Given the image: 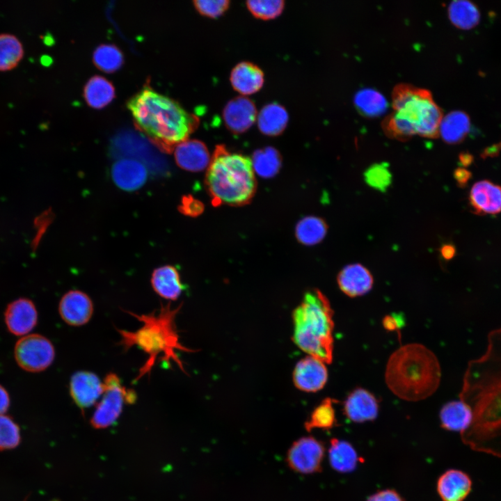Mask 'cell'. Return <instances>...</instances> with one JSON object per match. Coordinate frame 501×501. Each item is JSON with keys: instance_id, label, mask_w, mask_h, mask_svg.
<instances>
[{"instance_id": "obj_22", "label": "cell", "mask_w": 501, "mask_h": 501, "mask_svg": "<svg viewBox=\"0 0 501 501\" xmlns=\"http://www.w3.org/2000/svg\"><path fill=\"white\" fill-rule=\"evenodd\" d=\"M230 81L233 88L242 95H252L259 91L264 84L262 70L256 65L243 61L231 71Z\"/></svg>"}, {"instance_id": "obj_17", "label": "cell", "mask_w": 501, "mask_h": 501, "mask_svg": "<svg viewBox=\"0 0 501 501\" xmlns=\"http://www.w3.org/2000/svg\"><path fill=\"white\" fill-rule=\"evenodd\" d=\"M469 203L479 215L496 214L501 212V186L489 180L475 182L469 193Z\"/></svg>"}, {"instance_id": "obj_43", "label": "cell", "mask_w": 501, "mask_h": 501, "mask_svg": "<svg viewBox=\"0 0 501 501\" xmlns=\"http://www.w3.org/2000/svg\"><path fill=\"white\" fill-rule=\"evenodd\" d=\"M10 406V397L7 390L0 385V415H4Z\"/></svg>"}, {"instance_id": "obj_42", "label": "cell", "mask_w": 501, "mask_h": 501, "mask_svg": "<svg viewBox=\"0 0 501 501\" xmlns=\"http://www.w3.org/2000/svg\"><path fill=\"white\" fill-rule=\"evenodd\" d=\"M454 177L457 184L461 187H463L472 177V174L466 168H458L454 170Z\"/></svg>"}, {"instance_id": "obj_3", "label": "cell", "mask_w": 501, "mask_h": 501, "mask_svg": "<svg viewBox=\"0 0 501 501\" xmlns=\"http://www.w3.org/2000/svg\"><path fill=\"white\" fill-rule=\"evenodd\" d=\"M180 308V305L172 308L168 304L161 305L158 312H153L148 315H138L127 312L142 322V326L134 332L118 328L120 335L118 344L125 351L137 346L148 355L136 381L150 374L157 362H165L170 365L173 361L182 372H185L177 352H193V350L184 347L180 340L175 320Z\"/></svg>"}, {"instance_id": "obj_37", "label": "cell", "mask_w": 501, "mask_h": 501, "mask_svg": "<svg viewBox=\"0 0 501 501\" xmlns=\"http://www.w3.org/2000/svg\"><path fill=\"white\" fill-rule=\"evenodd\" d=\"M18 425L6 415H0V451L16 447L20 442Z\"/></svg>"}, {"instance_id": "obj_1", "label": "cell", "mask_w": 501, "mask_h": 501, "mask_svg": "<svg viewBox=\"0 0 501 501\" xmlns=\"http://www.w3.org/2000/svg\"><path fill=\"white\" fill-rule=\"evenodd\" d=\"M459 398L473 414L470 426L461 433L463 443L501 458V326L488 333L484 353L468 362Z\"/></svg>"}, {"instance_id": "obj_24", "label": "cell", "mask_w": 501, "mask_h": 501, "mask_svg": "<svg viewBox=\"0 0 501 501\" xmlns=\"http://www.w3.org/2000/svg\"><path fill=\"white\" fill-rule=\"evenodd\" d=\"M473 414L470 406L462 400L446 403L440 411L441 427L448 431H466L471 424Z\"/></svg>"}, {"instance_id": "obj_5", "label": "cell", "mask_w": 501, "mask_h": 501, "mask_svg": "<svg viewBox=\"0 0 501 501\" xmlns=\"http://www.w3.org/2000/svg\"><path fill=\"white\" fill-rule=\"evenodd\" d=\"M393 111L383 121L385 134L406 140L414 134L436 138L443 118L441 109L427 89L399 84L392 93Z\"/></svg>"}, {"instance_id": "obj_36", "label": "cell", "mask_w": 501, "mask_h": 501, "mask_svg": "<svg viewBox=\"0 0 501 501\" xmlns=\"http://www.w3.org/2000/svg\"><path fill=\"white\" fill-rule=\"evenodd\" d=\"M285 2L282 0H253L246 1L248 9L253 16L262 19H273L283 12Z\"/></svg>"}, {"instance_id": "obj_23", "label": "cell", "mask_w": 501, "mask_h": 501, "mask_svg": "<svg viewBox=\"0 0 501 501\" xmlns=\"http://www.w3.org/2000/svg\"><path fill=\"white\" fill-rule=\"evenodd\" d=\"M150 281L154 291L163 299L170 301L177 300L184 289L177 269L170 265L154 269Z\"/></svg>"}, {"instance_id": "obj_46", "label": "cell", "mask_w": 501, "mask_h": 501, "mask_svg": "<svg viewBox=\"0 0 501 501\" xmlns=\"http://www.w3.org/2000/svg\"><path fill=\"white\" fill-rule=\"evenodd\" d=\"M459 158L461 164L464 166L470 165L472 161V157L468 154H462Z\"/></svg>"}, {"instance_id": "obj_32", "label": "cell", "mask_w": 501, "mask_h": 501, "mask_svg": "<svg viewBox=\"0 0 501 501\" xmlns=\"http://www.w3.org/2000/svg\"><path fill=\"white\" fill-rule=\"evenodd\" d=\"M254 172L264 178L274 176L279 170L281 158L277 150L272 147L255 151L251 159Z\"/></svg>"}, {"instance_id": "obj_29", "label": "cell", "mask_w": 501, "mask_h": 501, "mask_svg": "<svg viewBox=\"0 0 501 501\" xmlns=\"http://www.w3.org/2000/svg\"><path fill=\"white\" fill-rule=\"evenodd\" d=\"M448 15L452 23L462 29L475 27L480 19V13L477 6L467 0L452 1L448 7Z\"/></svg>"}, {"instance_id": "obj_30", "label": "cell", "mask_w": 501, "mask_h": 501, "mask_svg": "<svg viewBox=\"0 0 501 501\" xmlns=\"http://www.w3.org/2000/svg\"><path fill=\"white\" fill-rule=\"evenodd\" d=\"M327 232L326 222L321 218L308 216L302 218L296 226V239L303 244L315 245L320 242Z\"/></svg>"}, {"instance_id": "obj_9", "label": "cell", "mask_w": 501, "mask_h": 501, "mask_svg": "<svg viewBox=\"0 0 501 501\" xmlns=\"http://www.w3.org/2000/svg\"><path fill=\"white\" fill-rule=\"evenodd\" d=\"M14 356L22 369L29 372H39L51 365L55 358V349L46 337L40 334H31L22 337L16 342Z\"/></svg>"}, {"instance_id": "obj_14", "label": "cell", "mask_w": 501, "mask_h": 501, "mask_svg": "<svg viewBox=\"0 0 501 501\" xmlns=\"http://www.w3.org/2000/svg\"><path fill=\"white\" fill-rule=\"evenodd\" d=\"M4 318L10 333L17 336L24 335L35 326L38 312L31 300L20 298L8 305Z\"/></svg>"}, {"instance_id": "obj_12", "label": "cell", "mask_w": 501, "mask_h": 501, "mask_svg": "<svg viewBox=\"0 0 501 501\" xmlns=\"http://www.w3.org/2000/svg\"><path fill=\"white\" fill-rule=\"evenodd\" d=\"M104 391V382L93 372L79 371L70 379V396L82 411L95 404Z\"/></svg>"}, {"instance_id": "obj_18", "label": "cell", "mask_w": 501, "mask_h": 501, "mask_svg": "<svg viewBox=\"0 0 501 501\" xmlns=\"http://www.w3.org/2000/svg\"><path fill=\"white\" fill-rule=\"evenodd\" d=\"M111 177L120 189L132 191L138 189L145 184L148 170L141 161L135 159L123 158L113 164Z\"/></svg>"}, {"instance_id": "obj_21", "label": "cell", "mask_w": 501, "mask_h": 501, "mask_svg": "<svg viewBox=\"0 0 501 501\" xmlns=\"http://www.w3.org/2000/svg\"><path fill=\"white\" fill-rule=\"evenodd\" d=\"M472 480L462 470L450 469L437 481V492L443 501H463L472 489Z\"/></svg>"}, {"instance_id": "obj_40", "label": "cell", "mask_w": 501, "mask_h": 501, "mask_svg": "<svg viewBox=\"0 0 501 501\" xmlns=\"http://www.w3.org/2000/svg\"><path fill=\"white\" fill-rule=\"evenodd\" d=\"M203 205L201 202L190 196L183 197L181 205L179 207L180 212L191 216L199 215L203 211Z\"/></svg>"}, {"instance_id": "obj_35", "label": "cell", "mask_w": 501, "mask_h": 501, "mask_svg": "<svg viewBox=\"0 0 501 501\" xmlns=\"http://www.w3.org/2000/svg\"><path fill=\"white\" fill-rule=\"evenodd\" d=\"M23 46L19 40L9 33L0 34V70L15 67L23 57Z\"/></svg>"}, {"instance_id": "obj_27", "label": "cell", "mask_w": 501, "mask_h": 501, "mask_svg": "<svg viewBox=\"0 0 501 501\" xmlns=\"http://www.w3.org/2000/svg\"><path fill=\"white\" fill-rule=\"evenodd\" d=\"M470 129V120L461 111H453L443 117L439 134L447 143L455 144L462 141Z\"/></svg>"}, {"instance_id": "obj_39", "label": "cell", "mask_w": 501, "mask_h": 501, "mask_svg": "<svg viewBox=\"0 0 501 501\" xmlns=\"http://www.w3.org/2000/svg\"><path fill=\"white\" fill-rule=\"evenodd\" d=\"M196 9L202 15L212 18L221 16L229 7L227 0H197L193 1Z\"/></svg>"}, {"instance_id": "obj_10", "label": "cell", "mask_w": 501, "mask_h": 501, "mask_svg": "<svg viewBox=\"0 0 501 501\" xmlns=\"http://www.w3.org/2000/svg\"><path fill=\"white\" fill-rule=\"evenodd\" d=\"M325 454L323 443L313 436H303L294 440L286 454V462L294 472L309 475L320 472Z\"/></svg>"}, {"instance_id": "obj_4", "label": "cell", "mask_w": 501, "mask_h": 501, "mask_svg": "<svg viewBox=\"0 0 501 501\" xmlns=\"http://www.w3.org/2000/svg\"><path fill=\"white\" fill-rule=\"evenodd\" d=\"M440 378L437 357L418 343L405 344L394 351L385 373L389 389L399 398L411 401L431 396L438 389Z\"/></svg>"}, {"instance_id": "obj_7", "label": "cell", "mask_w": 501, "mask_h": 501, "mask_svg": "<svg viewBox=\"0 0 501 501\" xmlns=\"http://www.w3.org/2000/svg\"><path fill=\"white\" fill-rule=\"evenodd\" d=\"M333 310L319 289L305 294L293 313L294 343L304 352L324 363L333 360Z\"/></svg>"}, {"instance_id": "obj_8", "label": "cell", "mask_w": 501, "mask_h": 501, "mask_svg": "<svg viewBox=\"0 0 501 501\" xmlns=\"http://www.w3.org/2000/svg\"><path fill=\"white\" fill-rule=\"evenodd\" d=\"M104 391L90 419L95 429H105L113 424L120 417L125 404H133L136 395L126 388L114 373L108 374L104 380Z\"/></svg>"}, {"instance_id": "obj_11", "label": "cell", "mask_w": 501, "mask_h": 501, "mask_svg": "<svg viewBox=\"0 0 501 501\" xmlns=\"http://www.w3.org/2000/svg\"><path fill=\"white\" fill-rule=\"evenodd\" d=\"M328 380L325 363L311 356L300 360L293 372V381L300 390L314 392L321 390Z\"/></svg>"}, {"instance_id": "obj_15", "label": "cell", "mask_w": 501, "mask_h": 501, "mask_svg": "<svg viewBox=\"0 0 501 501\" xmlns=\"http://www.w3.org/2000/svg\"><path fill=\"white\" fill-rule=\"evenodd\" d=\"M257 116L255 104L244 96L229 101L223 111L225 126L231 132L237 134L247 131L254 124Z\"/></svg>"}, {"instance_id": "obj_16", "label": "cell", "mask_w": 501, "mask_h": 501, "mask_svg": "<svg viewBox=\"0 0 501 501\" xmlns=\"http://www.w3.org/2000/svg\"><path fill=\"white\" fill-rule=\"evenodd\" d=\"M379 408L375 396L362 388L353 390L346 398L343 406L346 417L356 423L374 420L378 415Z\"/></svg>"}, {"instance_id": "obj_44", "label": "cell", "mask_w": 501, "mask_h": 501, "mask_svg": "<svg viewBox=\"0 0 501 501\" xmlns=\"http://www.w3.org/2000/svg\"><path fill=\"white\" fill-rule=\"evenodd\" d=\"M401 321L395 316H388L383 319V325L386 329L393 331L400 326Z\"/></svg>"}, {"instance_id": "obj_38", "label": "cell", "mask_w": 501, "mask_h": 501, "mask_svg": "<svg viewBox=\"0 0 501 501\" xmlns=\"http://www.w3.org/2000/svg\"><path fill=\"white\" fill-rule=\"evenodd\" d=\"M366 183L372 188L384 191L390 184L392 175L385 164H375L364 173Z\"/></svg>"}, {"instance_id": "obj_34", "label": "cell", "mask_w": 501, "mask_h": 501, "mask_svg": "<svg viewBox=\"0 0 501 501\" xmlns=\"http://www.w3.org/2000/svg\"><path fill=\"white\" fill-rule=\"evenodd\" d=\"M333 402L332 399L327 397L313 410L304 424L307 431L310 432L315 429L328 430L337 425Z\"/></svg>"}, {"instance_id": "obj_33", "label": "cell", "mask_w": 501, "mask_h": 501, "mask_svg": "<svg viewBox=\"0 0 501 501\" xmlns=\"http://www.w3.org/2000/svg\"><path fill=\"white\" fill-rule=\"evenodd\" d=\"M95 65L100 70L112 73L118 70L124 63L122 51L115 45L103 44L97 47L93 54Z\"/></svg>"}, {"instance_id": "obj_45", "label": "cell", "mask_w": 501, "mask_h": 501, "mask_svg": "<svg viewBox=\"0 0 501 501\" xmlns=\"http://www.w3.org/2000/svg\"><path fill=\"white\" fill-rule=\"evenodd\" d=\"M440 252L445 259L450 260L454 256L456 250L452 245L446 244L441 248Z\"/></svg>"}, {"instance_id": "obj_31", "label": "cell", "mask_w": 501, "mask_h": 501, "mask_svg": "<svg viewBox=\"0 0 501 501\" xmlns=\"http://www.w3.org/2000/svg\"><path fill=\"white\" fill-rule=\"evenodd\" d=\"M354 103L358 110L368 117L382 114L388 107L385 97L376 90L365 88L357 92Z\"/></svg>"}, {"instance_id": "obj_2", "label": "cell", "mask_w": 501, "mask_h": 501, "mask_svg": "<svg viewBox=\"0 0 501 501\" xmlns=\"http://www.w3.org/2000/svg\"><path fill=\"white\" fill-rule=\"evenodd\" d=\"M137 128L163 151L170 152L188 139L199 124L177 102L145 86L127 102Z\"/></svg>"}, {"instance_id": "obj_19", "label": "cell", "mask_w": 501, "mask_h": 501, "mask_svg": "<svg viewBox=\"0 0 501 501\" xmlns=\"http://www.w3.org/2000/svg\"><path fill=\"white\" fill-rule=\"evenodd\" d=\"M174 157L179 167L191 172L208 168L211 158L205 144L196 139H187L174 149Z\"/></svg>"}, {"instance_id": "obj_20", "label": "cell", "mask_w": 501, "mask_h": 501, "mask_svg": "<svg viewBox=\"0 0 501 501\" xmlns=\"http://www.w3.org/2000/svg\"><path fill=\"white\" fill-rule=\"evenodd\" d=\"M337 281L341 291L350 297L367 293L373 285L371 273L360 264L346 266L338 273Z\"/></svg>"}, {"instance_id": "obj_25", "label": "cell", "mask_w": 501, "mask_h": 501, "mask_svg": "<svg viewBox=\"0 0 501 501\" xmlns=\"http://www.w3.org/2000/svg\"><path fill=\"white\" fill-rule=\"evenodd\" d=\"M328 461L336 472L349 473L356 469L361 459L350 443L334 438L330 442Z\"/></svg>"}, {"instance_id": "obj_41", "label": "cell", "mask_w": 501, "mask_h": 501, "mask_svg": "<svg viewBox=\"0 0 501 501\" xmlns=\"http://www.w3.org/2000/svg\"><path fill=\"white\" fill-rule=\"evenodd\" d=\"M367 501H404V500L395 490L383 489L369 496Z\"/></svg>"}, {"instance_id": "obj_6", "label": "cell", "mask_w": 501, "mask_h": 501, "mask_svg": "<svg viewBox=\"0 0 501 501\" xmlns=\"http://www.w3.org/2000/svg\"><path fill=\"white\" fill-rule=\"evenodd\" d=\"M205 185L215 206H241L252 199L256 180L251 159L218 145L211 158Z\"/></svg>"}, {"instance_id": "obj_26", "label": "cell", "mask_w": 501, "mask_h": 501, "mask_svg": "<svg viewBox=\"0 0 501 501\" xmlns=\"http://www.w3.org/2000/svg\"><path fill=\"white\" fill-rule=\"evenodd\" d=\"M288 120L287 110L275 102L265 105L257 116L260 131L267 136L280 134L286 128Z\"/></svg>"}, {"instance_id": "obj_13", "label": "cell", "mask_w": 501, "mask_h": 501, "mask_svg": "<svg viewBox=\"0 0 501 501\" xmlns=\"http://www.w3.org/2000/svg\"><path fill=\"white\" fill-rule=\"evenodd\" d=\"M58 312L66 324L80 326L88 323L91 319L93 303L86 293L79 290H70L61 298Z\"/></svg>"}, {"instance_id": "obj_47", "label": "cell", "mask_w": 501, "mask_h": 501, "mask_svg": "<svg viewBox=\"0 0 501 501\" xmlns=\"http://www.w3.org/2000/svg\"><path fill=\"white\" fill-rule=\"evenodd\" d=\"M51 501H60V500H51Z\"/></svg>"}, {"instance_id": "obj_28", "label": "cell", "mask_w": 501, "mask_h": 501, "mask_svg": "<svg viewBox=\"0 0 501 501\" xmlns=\"http://www.w3.org/2000/svg\"><path fill=\"white\" fill-rule=\"evenodd\" d=\"M115 88L112 83L102 76L95 75L86 84L84 96L87 104L100 109L112 102L115 97Z\"/></svg>"}]
</instances>
